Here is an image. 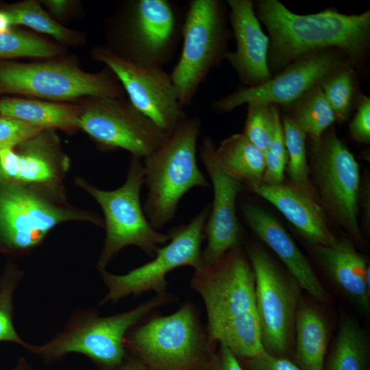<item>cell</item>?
I'll list each match as a JSON object with an SVG mask.
<instances>
[{"mask_svg": "<svg viewBox=\"0 0 370 370\" xmlns=\"http://www.w3.org/2000/svg\"><path fill=\"white\" fill-rule=\"evenodd\" d=\"M190 287L201 297L210 341L227 347L238 359L264 352L256 306L255 274L241 246L212 265L195 269Z\"/></svg>", "mask_w": 370, "mask_h": 370, "instance_id": "obj_1", "label": "cell"}, {"mask_svg": "<svg viewBox=\"0 0 370 370\" xmlns=\"http://www.w3.org/2000/svg\"><path fill=\"white\" fill-rule=\"evenodd\" d=\"M257 15L269 30L272 64L281 66L325 48L360 58L369 40L370 12L345 15L332 10L299 15L277 0L257 3Z\"/></svg>", "mask_w": 370, "mask_h": 370, "instance_id": "obj_2", "label": "cell"}, {"mask_svg": "<svg viewBox=\"0 0 370 370\" xmlns=\"http://www.w3.org/2000/svg\"><path fill=\"white\" fill-rule=\"evenodd\" d=\"M70 221L104 227L97 214L68 201L64 185L0 181V253L29 252L56 225Z\"/></svg>", "mask_w": 370, "mask_h": 370, "instance_id": "obj_3", "label": "cell"}, {"mask_svg": "<svg viewBox=\"0 0 370 370\" xmlns=\"http://www.w3.org/2000/svg\"><path fill=\"white\" fill-rule=\"evenodd\" d=\"M175 301L169 292L125 312L101 317L96 309L76 312L65 328L40 345H29L27 351L53 363L71 353L87 356L100 370H117L127 356L124 339L127 332L158 307Z\"/></svg>", "mask_w": 370, "mask_h": 370, "instance_id": "obj_4", "label": "cell"}, {"mask_svg": "<svg viewBox=\"0 0 370 370\" xmlns=\"http://www.w3.org/2000/svg\"><path fill=\"white\" fill-rule=\"evenodd\" d=\"M148 316L126 334L128 355L151 370L207 369L216 345L193 303H184L169 315Z\"/></svg>", "mask_w": 370, "mask_h": 370, "instance_id": "obj_5", "label": "cell"}, {"mask_svg": "<svg viewBox=\"0 0 370 370\" xmlns=\"http://www.w3.org/2000/svg\"><path fill=\"white\" fill-rule=\"evenodd\" d=\"M201 127L199 118L187 116L143 158L144 184L148 188L143 210L156 230L173 219L180 201L188 191L210 186L197 161Z\"/></svg>", "mask_w": 370, "mask_h": 370, "instance_id": "obj_6", "label": "cell"}, {"mask_svg": "<svg viewBox=\"0 0 370 370\" xmlns=\"http://www.w3.org/2000/svg\"><path fill=\"white\" fill-rule=\"evenodd\" d=\"M144 175L141 159L132 156L126 180L116 189L101 190L81 177L75 178V184L92 197L103 212L106 237L97 261L98 270L106 269L127 246H136L153 258L160 245L170 240L169 234L159 232L151 225L141 206Z\"/></svg>", "mask_w": 370, "mask_h": 370, "instance_id": "obj_7", "label": "cell"}, {"mask_svg": "<svg viewBox=\"0 0 370 370\" xmlns=\"http://www.w3.org/2000/svg\"><path fill=\"white\" fill-rule=\"evenodd\" d=\"M5 93L72 101L84 97L124 98L125 91L108 67L89 73L68 60L33 63L0 61V95Z\"/></svg>", "mask_w": 370, "mask_h": 370, "instance_id": "obj_8", "label": "cell"}, {"mask_svg": "<svg viewBox=\"0 0 370 370\" xmlns=\"http://www.w3.org/2000/svg\"><path fill=\"white\" fill-rule=\"evenodd\" d=\"M228 29L219 0L188 2L180 56L170 73L182 108L191 103L210 71L225 58Z\"/></svg>", "mask_w": 370, "mask_h": 370, "instance_id": "obj_9", "label": "cell"}, {"mask_svg": "<svg viewBox=\"0 0 370 370\" xmlns=\"http://www.w3.org/2000/svg\"><path fill=\"white\" fill-rule=\"evenodd\" d=\"M185 13L170 0L130 1L117 29L116 55L138 65L162 69L182 40Z\"/></svg>", "mask_w": 370, "mask_h": 370, "instance_id": "obj_10", "label": "cell"}, {"mask_svg": "<svg viewBox=\"0 0 370 370\" xmlns=\"http://www.w3.org/2000/svg\"><path fill=\"white\" fill-rule=\"evenodd\" d=\"M246 254L255 274L256 306L264 350L291 360L301 288L261 247L249 245Z\"/></svg>", "mask_w": 370, "mask_h": 370, "instance_id": "obj_11", "label": "cell"}, {"mask_svg": "<svg viewBox=\"0 0 370 370\" xmlns=\"http://www.w3.org/2000/svg\"><path fill=\"white\" fill-rule=\"evenodd\" d=\"M210 210V206L207 205L188 223L172 228L168 233V243L158 249L150 262L123 275L99 270L108 289L99 305L149 291L164 294L168 292L166 275L169 272L184 266H190L195 270L203 266L201 245Z\"/></svg>", "mask_w": 370, "mask_h": 370, "instance_id": "obj_12", "label": "cell"}, {"mask_svg": "<svg viewBox=\"0 0 370 370\" xmlns=\"http://www.w3.org/2000/svg\"><path fill=\"white\" fill-rule=\"evenodd\" d=\"M312 171L325 212L358 242L359 165L344 143L332 132L313 142Z\"/></svg>", "mask_w": 370, "mask_h": 370, "instance_id": "obj_13", "label": "cell"}, {"mask_svg": "<svg viewBox=\"0 0 370 370\" xmlns=\"http://www.w3.org/2000/svg\"><path fill=\"white\" fill-rule=\"evenodd\" d=\"M80 104L79 129L104 151L123 149L143 159L168 134L124 98L86 97Z\"/></svg>", "mask_w": 370, "mask_h": 370, "instance_id": "obj_14", "label": "cell"}, {"mask_svg": "<svg viewBox=\"0 0 370 370\" xmlns=\"http://www.w3.org/2000/svg\"><path fill=\"white\" fill-rule=\"evenodd\" d=\"M92 57L113 72L131 103L164 132L170 133L187 117L170 73L162 69L138 65L107 47H96Z\"/></svg>", "mask_w": 370, "mask_h": 370, "instance_id": "obj_15", "label": "cell"}, {"mask_svg": "<svg viewBox=\"0 0 370 370\" xmlns=\"http://www.w3.org/2000/svg\"><path fill=\"white\" fill-rule=\"evenodd\" d=\"M341 64L338 54L332 51L314 52L297 59L282 73L263 84L236 89L214 101L211 108L223 112L249 103L288 105L319 85Z\"/></svg>", "mask_w": 370, "mask_h": 370, "instance_id": "obj_16", "label": "cell"}, {"mask_svg": "<svg viewBox=\"0 0 370 370\" xmlns=\"http://www.w3.org/2000/svg\"><path fill=\"white\" fill-rule=\"evenodd\" d=\"M216 145L208 136L202 139L199 153L211 180L213 201L204 227L207 244L202 251L206 265L216 263L227 251L241 246L242 232L236 215V199L243 184L229 176L215 157Z\"/></svg>", "mask_w": 370, "mask_h": 370, "instance_id": "obj_17", "label": "cell"}, {"mask_svg": "<svg viewBox=\"0 0 370 370\" xmlns=\"http://www.w3.org/2000/svg\"><path fill=\"white\" fill-rule=\"evenodd\" d=\"M69 168L70 159L53 129L0 151V181L60 186Z\"/></svg>", "mask_w": 370, "mask_h": 370, "instance_id": "obj_18", "label": "cell"}, {"mask_svg": "<svg viewBox=\"0 0 370 370\" xmlns=\"http://www.w3.org/2000/svg\"><path fill=\"white\" fill-rule=\"evenodd\" d=\"M230 18L236 42L225 55L242 82L256 86L271 79L268 66L269 39L263 33L250 0H228Z\"/></svg>", "mask_w": 370, "mask_h": 370, "instance_id": "obj_19", "label": "cell"}, {"mask_svg": "<svg viewBox=\"0 0 370 370\" xmlns=\"http://www.w3.org/2000/svg\"><path fill=\"white\" fill-rule=\"evenodd\" d=\"M249 189L273 204L311 245L330 246L337 241L312 190L292 183L268 184L263 182Z\"/></svg>", "mask_w": 370, "mask_h": 370, "instance_id": "obj_20", "label": "cell"}, {"mask_svg": "<svg viewBox=\"0 0 370 370\" xmlns=\"http://www.w3.org/2000/svg\"><path fill=\"white\" fill-rule=\"evenodd\" d=\"M242 212L247 225L282 261L300 287L316 300L328 302V292L280 222L266 210L254 204H244Z\"/></svg>", "mask_w": 370, "mask_h": 370, "instance_id": "obj_21", "label": "cell"}, {"mask_svg": "<svg viewBox=\"0 0 370 370\" xmlns=\"http://www.w3.org/2000/svg\"><path fill=\"white\" fill-rule=\"evenodd\" d=\"M329 278L364 312L370 309V288L366 260L347 239H338L330 246L311 245Z\"/></svg>", "mask_w": 370, "mask_h": 370, "instance_id": "obj_22", "label": "cell"}, {"mask_svg": "<svg viewBox=\"0 0 370 370\" xmlns=\"http://www.w3.org/2000/svg\"><path fill=\"white\" fill-rule=\"evenodd\" d=\"M328 328L327 320L318 308L301 299L295 319L291 360L301 370H324Z\"/></svg>", "mask_w": 370, "mask_h": 370, "instance_id": "obj_23", "label": "cell"}, {"mask_svg": "<svg viewBox=\"0 0 370 370\" xmlns=\"http://www.w3.org/2000/svg\"><path fill=\"white\" fill-rule=\"evenodd\" d=\"M81 104L44 101L19 97L0 98V115L44 130L73 134L79 129Z\"/></svg>", "mask_w": 370, "mask_h": 370, "instance_id": "obj_24", "label": "cell"}, {"mask_svg": "<svg viewBox=\"0 0 370 370\" xmlns=\"http://www.w3.org/2000/svg\"><path fill=\"white\" fill-rule=\"evenodd\" d=\"M215 157L229 176L248 188L262 182L265 155L243 133L234 134L223 140L216 147Z\"/></svg>", "mask_w": 370, "mask_h": 370, "instance_id": "obj_25", "label": "cell"}, {"mask_svg": "<svg viewBox=\"0 0 370 370\" xmlns=\"http://www.w3.org/2000/svg\"><path fill=\"white\" fill-rule=\"evenodd\" d=\"M369 345L361 326L345 315L330 351L327 353L324 370H368Z\"/></svg>", "mask_w": 370, "mask_h": 370, "instance_id": "obj_26", "label": "cell"}, {"mask_svg": "<svg viewBox=\"0 0 370 370\" xmlns=\"http://www.w3.org/2000/svg\"><path fill=\"white\" fill-rule=\"evenodd\" d=\"M3 10L9 14L12 25L27 26L37 32L51 36L64 45L74 46L84 42L83 35L53 20L35 1L14 3Z\"/></svg>", "mask_w": 370, "mask_h": 370, "instance_id": "obj_27", "label": "cell"}, {"mask_svg": "<svg viewBox=\"0 0 370 370\" xmlns=\"http://www.w3.org/2000/svg\"><path fill=\"white\" fill-rule=\"evenodd\" d=\"M292 118L313 142L319 140L325 130L337 119L319 85L303 97Z\"/></svg>", "mask_w": 370, "mask_h": 370, "instance_id": "obj_28", "label": "cell"}, {"mask_svg": "<svg viewBox=\"0 0 370 370\" xmlns=\"http://www.w3.org/2000/svg\"><path fill=\"white\" fill-rule=\"evenodd\" d=\"M63 53L60 45L31 32L12 29L0 34V59L51 58Z\"/></svg>", "mask_w": 370, "mask_h": 370, "instance_id": "obj_29", "label": "cell"}, {"mask_svg": "<svg viewBox=\"0 0 370 370\" xmlns=\"http://www.w3.org/2000/svg\"><path fill=\"white\" fill-rule=\"evenodd\" d=\"M282 124L287 152V173L291 183L303 188L312 190L310 182V168L308 164L306 134L292 117L284 116Z\"/></svg>", "mask_w": 370, "mask_h": 370, "instance_id": "obj_30", "label": "cell"}, {"mask_svg": "<svg viewBox=\"0 0 370 370\" xmlns=\"http://www.w3.org/2000/svg\"><path fill=\"white\" fill-rule=\"evenodd\" d=\"M24 275L14 264H8L0 277V342H10L27 350L26 343L16 331L13 323L14 294Z\"/></svg>", "mask_w": 370, "mask_h": 370, "instance_id": "obj_31", "label": "cell"}, {"mask_svg": "<svg viewBox=\"0 0 370 370\" xmlns=\"http://www.w3.org/2000/svg\"><path fill=\"white\" fill-rule=\"evenodd\" d=\"M278 108L273 105L248 103V111L243 134L264 155L271 144Z\"/></svg>", "mask_w": 370, "mask_h": 370, "instance_id": "obj_32", "label": "cell"}, {"mask_svg": "<svg viewBox=\"0 0 370 370\" xmlns=\"http://www.w3.org/2000/svg\"><path fill=\"white\" fill-rule=\"evenodd\" d=\"M319 86L337 119H345L349 113L353 96L352 72L339 68L323 79Z\"/></svg>", "mask_w": 370, "mask_h": 370, "instance_id": "obj_33", "label": "cell"}, {"mask_svg": "<svg viewBox=\"0 0 370 370\" xmlns=\"http://www.w3.org/2000/svg\"><path fill=\"white\" fill-rule=\"evenodd\" d=\"M286 164L287 152L282 125L278 110L275 114L273 136L265 155V170L262 182L268 184L283 183Z\"/></svg>", "mask_w": 370, "mask_h": 370, "instance_id": "obj_34", "label": "cell"}, {"mask_svg": "<svg viewBox=\"0 0 370 370\" xmlns=\"http://www.w3.org/2000/svg\"><path fill=\"white\" fill-rule=\"evenodd\" d=\"M42 130L44 129L37 126L0 115V151L14 148Z\"/></svg>", "mask_w": 370, "mask_h": 370, "instance_id": "obj_35", "label": "cell"}, {"mask_svg": "<svg viewBox=\"0 0 370 370\" xmlns=\"http://www.w3.org/2000/svg\"><path fill=\"white\" fill-rule=\"evenodd\" d=\"M238 360L244 370H301L292 360L274 356L265 352Z\"/></svg>", "mask_w": 370, "mask_h": 370, "instance_id": "obj_36", "label": "cell"}, {"mask_svg": "<svg viewBox=\"0 0 370 370\" xmlns=\"http://www.w3.org/2000/svg\"><path fill=\"white\" fill-rule=\"evenodd\" d=\"M351 136L356 140L369 143L370 142V99L362 97L360 101L357 112L349 125Z\"/></svg>", "mask_w": 370, "mask_h": 370, "instance_id": "obj_37", "label": "cell"}, {"mask_svg": "<svg viewBox=\"0 0 370 370\" xmlns=\"http://www.w3.org/2000/svg\"><path fill=\"white\" fill-rule=\"evenodd\" d=\"M219 345V347L211 358L206 370H244L238 359L225 345Z\"/></svg>", "mask_w": 370, "mask_h": 370, "instance_id": "obj_38", "label": "cell"}, {"mask_svg": "<svg viewBox=\"0 0 370 370\" xmlns=\"http://www.w3.org/2000/svg\"><path fill=\"white\" fill-rule=\"evenodd\" d=\"M43 4L55 16H62L70 9L71 3L66 0L43 1Z\"/></svg>", "mask_w": 370, "mask_h": 370, "instance_id": "obj_39", "label": "cell"}, {"mask_svg": "<svg viewBox=\"0 0 370 370\" xmlns=\"http://www.w3.org/2000/svg\"><path fill=\"white\" fill-rule=\"evenodd\" d=\"M117 370H151L138 359L127 355L123 363Z\"/></svg>", "mask_w": 370, "mask_h": 370, "instance_id": "obj_40", "label": "cell"}, {"mask_svg": "<svg viewBox=\"0 0 370 370\" xmlns=\"http://www.w3.org/2000/svg\"><path fill=\"white\" fill-rule=\"evenodd\" d=\"M12 23L9 14L3 9L0 10V34L12 30Z\"/></svg>", "mask_w": 370, "mask_h": 370, "instance_id": "obj_41", "label": "cell"}, {"mask_svg": "<svg viewBox=\"0 0 370 370\" xmlns=\"http://www.w3.org/2000/svg\"><path fill=\"white\" fill-rule=\"evenodd\" d=\"M364 193L362 195H364V197L362 198V201H365V204H362V207L364 209V221H365V225L366 227H367V223H369V206H367V204H369V185L367 186V184L365 186L364 188Z\"/></svg>", "mask_w": 370, "mask_h": 370, "instance_id": "obj_42", "label": "cell"}, {"mask_svg": "<svg viewBox=\"0 0 370 370\" xmlns=\"http://www.w3.org/2000/svg\"><path fill=\"white\" fill-rule=\"evenodd\" d=\"M11 370H33L32 365L25 358L21 357Z\"/></svg>", "mask_w": 370, "mask_h": 370, "instance_id": "obj_43", "label": "cell"}]
</instances>
